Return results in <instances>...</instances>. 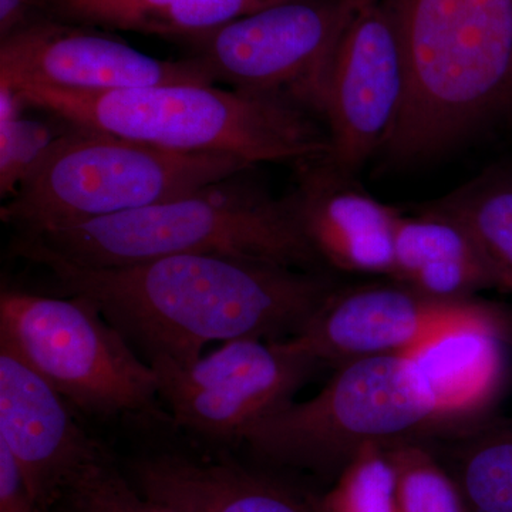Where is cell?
<instances>
[{
	"label": "cell",
	"mask_w": 512,
	"mask_h": 512,
	"mask_svg": "<svg viewBox=\"0 0 512 512\" xmlns=\"http://www.w3.org/2000/svg\"><path fill=\"white\" fill-rule=\"evenodd\" d=\"M59 295L87 299L148 363H191L210 342L299 335L340 286L326 271L225 255H175L89 268L37 252Z\"/></svg>",
	"instance_id": "obj_1"
},
{
	"label": "cell",
	"mask_w": 512,
	"mask_h": 512,
	"mask_svg": "<svg viewBox=\"0 0 512 512\" xmlns=\"http://www.w3.org/2000/svg\"><path fill=\"white\" fill-rule=\"evenodd\" d=\"M402 50V109L382 151L416 163L512 116V0H382Z\"/></svg>",
	"instance_id": "obj_2"
},
{
	"label": "cell",
	"mask_w": 512,
	"mask_h": 512,
	"mask_svg": "<svg viewBox=\"0 0 512 512\" xmlns=\"http://www.w3.org/2000/svg\"><path fill=\"white\" fill-rule=\"evenodd\" d=\"M15 92L28 109L164 150L295 167L330 153L328 130L286 94L222 90L214 84L101 93L25 86Z\"/></svg>",
	"instance_id": "obj_3"
},
{
	"label": "cell",
	"mask_w": 512,
	"mask_h": 512,
	"mask_svg": "<svg viewBox=\"0 0 512 512\" xmlns=\"http://www.w3.org/2000/svg\"><path fill=\"white\" fill-rule=\"evenodd\" d=\"M254 168L147 207L39 235H16L13 254L114 268L175 255H225L326 271L303 237L288 197L276 198Z\"/></svg>",
	"instance_id": "obj_4"
},
{
	"label": "cell",
	"mask_w": 512,
	"mask_h": 512,
	"mask_svg": "<svg viewBox=\"0 0 512 512\" xmlns=\"http://www.w3.org/2000/svg\"><path fill=\"white\" fill-rule=\"evenodd\" d=\"M66 124L62 136L0 208L2 221L18 235L77 227L173 200L255 167L228 154L164 150Z\"/></svg>",
	"instance_id": "obj_5"
},
{
	"label": "cell",
	"mask_w": 512,
	"mask_h": 512,
	"mask_svg": "<svg viewBox=\"0 0 512 512\" xmlns=\"http://www.w3.org/2000/svg\"><path fill=\"white\" fill-rule=\"evenodd\" d=\"M443 421L413 356H373L338 366L315 397L279 407L242 443L266 463L338 477L363 448L426 440Z\"/></svg>",
	"instance_id": "obj_6"
},
{
	"label": "cell",
	"mask_w": 512,
	"mask_h": 512,
	"mask_svg": "<svg viewBox=\"0 0 512 512\" xmlns=\"http://www.w3.org/2000/svg\"><path fill=\"white\" fill-rule=\"evenodd\" d=\"M0 342L83 413L160 414L156 370L87 299L3 288Z\"/></svg>",
	"instance_id": "obj_7"
},
{
	"label": "cell",
	"mask_w": 512,
	"mask_h": 512,
	"mask_svg": "<svg viewBox=\"0 0 512 512\" xmlns=\"http://www.w3.org/2000/svg\"><path fill=\"white\" fill-rule=\"evenodd\" d=\"M365 0L279 3L197 37L192 57L212 82L256 93L286 94L320 116L340 36Z\"/></svg>",
	"instance_id": "obj_8"
},
{
	"label": "cell",
	"mask_w": 512,
	"mask_h": 512,
	"mask_svg": "<svg viewBox=\"0 0 512 512\" xmlns=\"http://www.w3.org/2000/svg\"><path fill=\"white\" fill-rule=\"evenodd\" d=\"M175 426L214 443H242L291 402L322 363L286 340L242 338L191 363L151 360Z\"/></svg>",
	"instance_id": "obj_9"
},
{
	"label": "cell",
	"mask_w": 512,
	"mask_h": 512,
	"mask_svg": "<svg viewBox=\"0 0 512 512\" xmlns=\"http://www.w3.org/2000/svg\"><path fill=\"white\" fill-rule=\"evenodd\" d=\"M471 329L504 330L500 313L468 301H448L399 284L339 288L288 339L322 365L365 357L413 355L444 336Z\"/></svg>",
	"instance_id": "obj_10"
},
{
	"label": "cell",
	"mask_w": 512,
	"mask_h": 512,
	"mask_svg": "<svg viewBox=\"0 0 512 512\" xmlns=\"http://www.w3.org/2000/svg\"><path fill=\"white\" fill-rule=\"evenodd\" d=\"M402 50L382 0H365L340 36L326 80L320 117L330 141L326 157L353 175L382 151L402 109Z\"/></svg>",
	"instance_id": "obj_11"
},
{
	"label": "cell",
	"mask_w": 512,
	"mask_h": 512,
	"mask_svg": "<svg viewBox=\"0 0 512 512\" xmlns=\"http://www.w3.org/2000/svg\"><path fill=\"white\" fill-rule=\"evenodd\" d=\"M165 84H215L200 60H160L109 30L40 19L0 39V86L101 93Z\"/></svg>",
	"instance_id": "obj_12"
},
{
	"label": "cell",
	"mask_w": 512,
	"mask_h": 512,
	"mask_svg": "<svg viewBox=\"0 0 512 512\" xmlns=\"http://www.w3.org/2000/svg\"><path fill=\"white\" fill-rule=\"evenodd\" d=\"M0 444L18 464L30 495L53 512L86 468L109 454L73 419L62 394L0 342Z\"/></svg>",
	"instance_id": "obj_13"
},
{
	"label": "cell",
	"mask_w": 512,
	"mask_h": 512,
	"mask_svg": "<svg viewBox=\"0 0 512 512\" xmlns=\"http://www.w3.org/2000/svg\"><path fill=\"white\" fill-rule=\"evenodd\" d=\"M296 170L298 181L286 197L320 262L350 274L392 275L402 212L357 188L326 157Z\"/></svg>",
	"instance_id": "obj_14"
},
{
	"label": "cell",
	"mask_w": 512,
	"mask_h": 512,
	"mask_svg": "<svg viewBox=\"0 0 512 512\" xmlns=\"http://www.w3.org/2000/svg\"><path fill=\"white\" fill-rule=\"evenodd\" d=\"M136 488L184 512H322L319 498L302 495L231 457L163 453L133 467Z\"/></svg>",
	"instance_id": "obj_15"
},
{
	"label": "cell",
	"mask_w": 512,
	"mask_h": 512,
	"mask_svg": "<svg viewBox=\"0 0 512 512\" xmlns=\"http://www.w3.org/2000/svg\"><path fill=\"white\" fill-rule=\"evenodd\" d=\"M390 278L448 301H468L483 289H504L473 235L460 222L430 208L417 217L400 218Z\"/></svg>",
	"instance_id": "obj_16"
},
{
	"label": "cell",
	"mask_w": 512,
	"mask_h": 512,
	"mask_svg": "<svg viewBox=\"0 0 512 512\" xmlns=\"http://www.w3.org/2000/svg\"><path fill=\"white\" fill-rule=\"evenodd\" d=\"M285 2L293 0H52L46 18L188 43Z\"/></svg>",
	"instance_id": "obj_17"
},
{
	"label": "cell",
	"mask_w": 512,
	"mask_h": 512,
	"mask_svg": "<svg viewBox=\"0 0 512 512\" xmlns=\"http://www.w3.org/2000/svg\"><path fill=\"white\" fill-rule=\"evenodd\" d=\"M504 330L471 329L413 353L444 421L467 416L493 399L504 373Z\"/></svg>",
	"instance_id": "obj_18"
},
{
	"label": "cell",
	"mask_w": 512,
	"mask_h": 512,
	"mask_svg": "<svg viewBox=\"0 0 512 512\" xmlns=\"http://www.w3.org/2000/svg\"><path fill=\"white\" fill-rule=\"evenodd\" d=\"M427 208L460 222L512 292V168L487 171Z\"/></svg>",
	"instance_id": "obj_19"
},
{
	"label": "cell",
	"mask_w": 512,
	"mask_h": 512,
	"mask_svg": "<svg viewBox=\"0 0 512 512\" xmlns=\"http://www.w3.org/2000/svg\"><path fill=\"white\" fill-rule=\"evenodd\" d=\"M446 458L468 512H512V421L457 437Z\"/></svg>",
	"instance_id": "obj_20"
},
{
	"label": "cell",
	"mask_w": 512,
	"mask_h": 512,
	"mask_svg": "<svg viewBox=\"0 0 512 512\" xmlns=\"http://www.w3.org/2000/svg\"><path fill=\"white\" fill-rule=\"evenodd\" d=\"M15 90L0 86V197L9 200L66 130V121L25 116Z\"/></svg>",
	"instance_id": "obj_21"
},
{
	"label": "cell",
	"mask_w": 512,
	"mask_h": 512,
	"mask_svg": "<svg viewBox=\"0 0 512 512\" xmlns=\"http://www.w3.org/2000/svg\"><path fill=\"white\" fill-rule=\"evenodd\" d=\"M397 478L399 512H468L451 474L424 440L387 447Z\"/></svg>",
	"instance_id": "obj_22"
},
{
	"label": "cell",
	"mask_w": 512,
	"mask_h": 512,
	"mask_svg": "<svg viewBox=\"0 0 512 512\" xmlns=\"http://www.w3.org/2000/svg\"><path fill=\"white\" fill-rule=\"evenodd\" d=\"M319 505L322 512H399L396 470L387 447L363 448Z\"/></svg>",
	"instance_id": "obj_23"
},
{
	"label": "cell",
	"mask_w": 512,
	"mask_h": 512,
	"mask_svg": "<svg viewBox=\"0 0 512 512\" xmlns=\"http://www.w3.org/2000/svg\"><path fill=\"white\" fill-rule=\"evenodd\" d=\"M53 512H184L150 500L128 484L110 458L93 464L70 485Z\"/></svg>",
	"instance_id": "obj_24"
},
{
	"label": "cell",
	"mask_w": 512,
	"mask_h": 512,
	"mask_svg": "<svg viewBox=\"0 0 512 512\" xmlns=\"http://www.w3.org/2000/svg\"><path fill=\"white\" fill-rule=\"evenodd\" d=\"M0 512H43L30 495L15 458L0 444Z\"/></svg>",
	"instance_id": "obj_25"
},
{
	"label": "cell",
	"mask_w": 512,
	"mask_h": 512,
	"mask_svg": "<svg viewBox=\"0 0 512 512\" xmlns=\"http://www.w3.org/2000/svg\"><path fill=\"white\" fill-rule=\"evenodd\" d=\"M52 0H0V39L45 19Z\"/></svg>",
	"instance_id": "obj_26"
}]
</instances>
